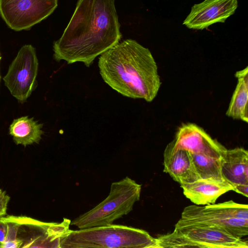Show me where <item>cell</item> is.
<instances>
[{
	"instance_id": "1",
	"label": "cell",
	"mask_w": 248,
	"mask_h": 248,
	"mask_svg": "<svg viewBox=\"0 0 248 248\" xmlns=\"http://www.w3.org/2000/svg\"><path fill=\"white\" fill-rule=\"evenodd\" d=\"M120 28L115 0H78L62 36L53 43V57L89 67L119 42Z\"/></svg>"
},
{
	"instance_id": "2",
	"label": "cell",
	"mask_w": 248,
	"mask_h": 248,
	"mask_svg": "<svg viewBox=\"0 0 248 248\" xmlns=\"http://www.w3.org/2000/svg\"><path fill=\"white\" fill-rule=\"evenodd\" d=\"M98 67L104 81L124 96L150 102L161 84L151 51L133 39L119 42L101 54Z\"/></svg>"
},
{
	"instance_id": "3",
	"label": "cell",
	"mask_w": 248,
	"mask_h": 248,
	"mask_svg": "<svg viewBox=\"0 0 248 248\" xmlns=\"http://www.w3.org/2000/svg\"><path fill=\"white\" fill-rule=\"evenodd\" d=\"M156 246V238L146 231L113 224L76 231L69 229L60 242V248H155Z\"/></svg>"
},
{
	"instance_id": "4",
	"label": "cell",
	"mask_w": 248,
	"mask_h": 248,
	"mask_svg": "<svg viewBox=\"0 0 248 248\" xmlns=\"http://www.w3.org/2000/svg\"><path fill=\"white\" fill-rule=\"evenodd\" d=\"M141 186L128 177L111 184L108 196L70 222L79 229L106 225L127 215L140 199Z\"/></svg>"
},
{
	"instance_id": "5",
	"label": "cell",
	"mask_w": 248,
	"mask_h": 248,
	"mask_svg": "<svg viewBox=\"0 0 248 248\" xmlns=\"http://www.w3.org/2000/svg\"><path fill=\"white\" fill-rule=\"evenodd\" d=\"M181 218L218 227L239 238L248 234V206L232 201L187 206Z\"/></svg>"
},
{
	"instance_id": "6",
	"label": "cell",
	"mask_w": 248,
	"mask_h": 248,
	"mask_svg": "<svg viewBox=\"0 0 248 248\" xmlns=\"http://www.w3.org/2000/svg\"><path fill=\"white\" fill-rule=\"evenodd\" d=\"M38 66L35 48L31 45L22 46L10 65L3 80L19 102H25L35 89Z\"/></svg>"
},
{
	"instance_id": "7",
	"label": "cell",
	"mask_w": 248,
	"mask_h": 248,
	"mask_svg": "<svg viewBox=\"0 0 248 248\" xmlns=\"http://www.w3.org/2000/svg\"><path fill=\"white\" fill-rule=\"evenodd\" d=\"M58 0H0V15L16 31L28 30L56 9Z\"/></svg>"
},
{
	"instance_id": "8",
	"label": "cell",
	"mask_w": 248,
	"mask_h": 248,
	"mask_svg": "<svg viewBox=\"0 0 248 248\" xmlns=\"http://www.w3.org/2000/svg\"><path fill=\"white\" fill-rule=\"evenodd\" d=\"M175 230L199 244L202 248H248V243L218 227L180 218Z\"/></svg>"
},
{
	"instance_id": "9",
	"label": "cell",
	"mask_w": 248,
	"mask_h": 248,
	"mask_svg": "<svg viewBox=\"0 0 248 248\" xmlns=\"http://www.w3.org/2000/svg\"><path fill=\"white\" fill-rule=\"evenodd\" d=\"M237 7V0H204L193 5L183 24L188 29L202 30L225 22Z\"/></svg>"
},
{
	"instance_id": "10",
	"label": "cell",
	"mask_w": 248,
	"mask_h": 248,
	"mask_svg": "<svg viewBox=\"0 0 248 248\" xmlns=\"http://www.w3.org/2000/svg\"><path fill=\"white\" fill-rule=\"evenodd\" d=\"M170 142L174 147L187 150L190 154H202L218 159L227 149L202 128L191 123L180 126Z\"/></svg>"
},
{
	"instance_id": "11",
	"label": "cell",
	"mask_w": 248,
	"mask_h": 248,
	"mask_svg": "<svg viewBox=\"0 0 248 248\" xmlns=\"http://www.w3.org/2000/svg\"><path fill=\"white\" fill-rule=\"evenodd\" d=\"M164 171L180 185L200 179L195 169L190 153L174 147L171 142L164 153Z\"/></svg>"
},
{
	"instance_id": "12",
	"label": "cell",
	"mask_w": 248,
	"mask_h": 248,
	"mask_svg": "<svg viewBox=\"0 0 248 248\" xmlns=\"http://www.w3.org/2000/svg\"><path fill=\"white\" fill-rule=\"evenodd\" d=\"M180 186L185 196L197 205L214 204L221 195L233 190V186L222 177L201 178Z\"/></svg>"
},
{
	"instance_id": "13",
	"label": "cell",
	"mask_w": 248,
	"mask_h": 248,
	"mask_svg": "<svg viewBox=\"0 0 248 248\" xmlns=\"http://www.w3.org/2000/svg\"><path fill=\"white\" fill-rule=\"evenodd\" d=\"M222 178L232 186L248 185V152L242 147L226 149L220 159Z\"/></svg>"
},
{
	"instance_id": "14",
	"label": "cell",
	"mask_w": 248,
	"mask_h": 248,
	"mask_svg": "<svg viewBox=\"0 0 248 248\" xmlns=\"http://www.w3.org/2000/svg\"><path fill=\"white\" fill-rule=\"evenodd\" d=\"M237 83L226 115L233 119L248 122V67L236 72Z\"/></svg>"
},
{
	"instance_id": "15",
	"label": "cell",
	"mask_w": 248,
	"mask_h": 248,
	"mask_svg": "<svg viewBox=\"0 0 248 248\" xmlns=\"http://www.w3.org/2000/svg\"><path fill=\"white\" fill-rule=\"evenodd\" d=\"M42 127L43 124L33 118L22 116L13 120L9 126V134L16 145L26 146L39 143L44 133Z\"/></svg>"
},
{
	"instance_id": "16",
	"label": "cell",
	"mask_w": 248,
	"mask_h": 248,
	"mask_svg": "<svg viewBox=\"0 0 248 248\" xmlns=\"http://www.w3.org/2000/svg\"><path fill=\"white\" fill-rule=\"evenodd\" d=\"M200 179L222 177L220 159L202 154H190Z\"/></svg>"
},
{
	"instance_id": "17",
	"label": "cell",
	"mask_w": 248,
	"mask_h": 248,
	"mask_svg": "<svg viewBox=\"0 0 248 248\" xmlns=\"http://www.w3.org/2000/svg\"><path fill=\"white\" fill-rule=\"evenodd\" d=\"M156 248H201V246L179 232L174 230L171 233L156 238Z\"/></svg>"
},
{
	"instance_id": "18",
	"label": "cell",
	"mask_w": 248,
	"mask_h": 248,
	"mask_svg": "<svg viewBox=\"0 0 248 248\" xmlns=\"http://www.w3.org/2000/svg\"><path fill=\"white\" fill-rule=\"evenodd\" d=\"M7 224V232L4 241L0 244V248H21L23 241L18 236V231L20 224L16 216H7L2 217Z\"/></svg>"
},
{
	"instance_id": "19",
	"label": "cell",
	"mask_w": 248,
	"mask_h": 248,
	"mask_svg": "<svg viewBox=\"0 0 248 248\" xmlns=\"http://www.w3.org/2000/svg\"><path fill=\"white\" fill-rule=\"evenodd\" d=\"M10 200V197L6 192L0 188V218L6 215Z\"/></svg>"
},
{
	"instance_id": "20",
	"label": "cell",
	"mask_w": 248,
	"mask_h": 248,
	"mask_svg": "<svg viewBox=\"0 0 248 248\" xmlns=\"http://www.w3.org/2000/svg\"><path fill=\"white\" fill-rule=\"evenodd\" d=\"M7 228V222L1 217L0 218V244L2 243L5 239Z\"/></svg>"
},
{
	"instance_id": "21",
	"label": "cell",
	"mask_w": 248,
	"mask_h": 248,
	"mask_svg": "<svg viewBox=\"0 0 248 248\" xmlns=\"http://www.w3.org/2000/svg\"><path fill=\"white\" fill-rule=\"evenodd\" d=\"M233 191L241 194L246 197H248V185L238 184L233 186Z\"/></svg>"
},
{
	"instance_id": "22",
	"label": "cell",
	"mask_w": 248,
	"mask_h": 248,
	"mask_svg": "<svg viewBox=\"0 0 248 248\" xmlns=\"http://www.w3.org/2000/svg\"><path fill=\"white\" fill-rule=\"evenodd\" d=\"M0 60H1V56H0Z\"/></svg>"
},
{
	"instance_id": "23",
	"label": "cell",
	"mask_w": 248,
	"mask_h": 248,
	"mask_svg": "<svg viewBox=\"0 0 248 248\" xmlns=\"http://www.w3.org/2000/svg\"></svg>"
}]
</instances>
